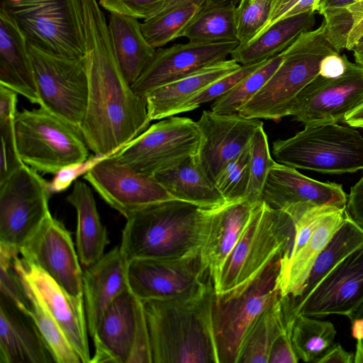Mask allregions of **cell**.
Listing matches in <instances>:
<instances>
[{"mask_svg":"<svg viewBox=\"0 0 363 363\" xmlns=\"http://www.w3.org/2000/svg\"><path fill=\"white\" fill-rule=\"evenodd\" d=\"M72 3L82 30L89 79L86 109L79 129L95 155L108 157L149 127L147 101L133 90L119 67L99 2Z\"/></svg>","mask_w":363,"mask_h":363,"instance_id":"obj_1","label":"cell"},{"mask_svg":"<svg viewBox=\"0 0 363 363\" xmlns=\"http://www.w3.org/2000/svg\"><path fill=\"white\" fill-rule=\"evenodd\" d=\"M213 283L189 296L142 301L152 363H219Z\"/></svg>","mask_w":363,"mask_h":363,"instance_id":"obj_2","label":"cell"},{"mask_svg":"<svg viewBox=\"0 0 363 363\" xmlns=\"http://www.w3.org/2000/svg\"><path fill=\"white\" fill-rule=\"evenodd\" d=\"M209 209L177 199L160 202L128 218L120 248L128 261L200 254Z\"/></svg>","mask_w":363,"mask_h":363,"instance_id":"obj_3","label":"cell"},{"mask_svg":"<svg viewBox=\"0 0 363 363\" xmlns=\"http://www.w3.org/2000/svg\"><path fill=\"white\" fill-rule=\"evenodd\" d=\"M294 228L288 211L272 208L262 201L258 203L225 264L216 294L241 290L271 264L286 256Z\"/></svg>","mask_w":363,"mask_h":363,"instance_id":"obj_4","label":"cell"},{"mask_svg":"<svg viewBox=\"0 0 363 363\" xmlns=\"http://www.w3.org/2000/svg\"><path fill=\"white\" fill-rule=\"evenodd\" d=\"M335 52L327 38L323 21L318 28L302 33L281 52L283 60L277 70L238 113L274 121L289 116L296 96L318 75L321 60Z\"/></svg>","mask_w":363,"mask_h":363,"instance_id":"obj_5","label":"cell"},{"mask_svg":"<svg viewBox=\"0 0 363 363\" xmlns=\"http://www.w3.org/2000/svg\"><path fill=\"white\" fill-rule=\"evenodd\" d=\"M276 161L295 169L343 174L363 169V136L351 126H305L294 136L273 143Z\"/></svg>","mask_w":363,"mask_h":363,"instance_id":"obj_6","label":"cell"},{"mask_svg":"<svg viewBox=\"0 0 363 363\" xmlns=\"http://www.w3.org/2000/svg\"><path fill=\"white\" fill-rule=\"evenodd\" d=\"M15 134L21 160L38 172L55 174L88 158L79 129L40 106L17 112Z\"/></svg>","mask_w":363,"mask_h":363,"instance_id":"obj_7","label":"cell"},{"mask_svg":"<svg viewBox=\"0 0 363 363\" xmlns=\"http://www.w3.org/2000/svg\"><path fill=\"white\" fill-rule=\"evenodd\" d=\"M280 260L241 290L216 294L213 324L219 363H239L255 323L280 295L277 285Z\"/></svg>","mask_w":363,"mask_h":363,"instance_id":"obj_8","label":"cell"},{"mask_svg":"<svg viewBox=\"0 0 363 363\" xmlns=\"http://www.w3.org/2000/svg\"><path fill=\"white\" fill-rule=\"evenodd\" d=\"M28 50L40 106L79 128L88 100L86 55L67 57L29 42Z\"/></svg>","mask_w":363,"mask_h":363,"instance_id":"obj_9","label":"cell"},{"mask_svg":"<svg viewBox=\"0 0 363 363\" xmlns=\"http://www.w3.org/2000/svg\"><path fill=\"white\" fill-rule=\"evenodd\" d=\"M28 41L52 53L86 55L82 30L72 0H0Z\"/></svg>","mask_w":363,"mask_h":363,"instance_id":"obj_10","label":"cell"},{"mask_svg":"<svg viewBox=\"0 0 363 363\" xmlns=\"http://www.w3.org/2000/svg\"><path fill=\"white\" fill-rule=\"evenodd\" d=\"M92 338L90 363H152L143 303L130 289L106 308Z\"/></svg>","mask_w":363,"mask_h":363,"instance_id":"obj_11","label":"cell"},{"mask_svg":"<svg viewBox=\"0 0 363 363\" xmlns=\"http://www.w3.org/2000/svg\"><path fill=\"white\" fill-rule=\"evenodd\" d=\"M201 139L196 121L173 116L149 126L113 155L139 172L155 175L198 155Z\"/></svg>","mask_w":363,"mask_h":363,"instance_id":"obj_12","label":"cell"},{"mask_svg":"<svg viewBox=\"0 0 363 363\" xmlns=\"http://www.w3.org/2000/svg\"><path fill=\"white\" fill-rule=\"evenodd\" d=\"M50 183L24 164L0 182V243L18 250L50 216Z\"/></svg>","mask_w":363,"mask_h":363,"instance_id":"obj_13","label":"cell"},{"mask_svg":"<svg viewBox=\"0 0 363 363\" xmlns=\"http://www.w3.org/2000/svg\"><path fill=\"white\" fill-rule=\"evenodd\" d=\"M128 281L131 292L144 301L192 296L212 279L200 254H196L179 258L131 259L128 262Z\"/></svg>","mask_w":363,"mask_h":363,"instance_id":"obj_14","label":"cell"},{"mask_svg":"<svg viewBox=\"0 0 363 363\" xmlns=\"http://www.w3.org/2000/svg\"><path fill=\"white\" fill-rule=\"evenodd\" d=\"M84 179L125 218L152 205L176 199L155 175L139 172L113 155L101 159Z\"/></svg>","mask_w":363,"mask_h":363,"instance_id":"obj_15","label":"cell"},{"mask_svg":"<svg viewBox=\"0 0 363 363\" xmlns=\"http://www.w3.org/2000/svg\"><path fill=\"white\" fill-rule=\"evenodd\" d=\"M363 102V66L350 60L336 78L318 75L296 96L289 116L305 126L342 122Z\"/></svg>","mask_w":363,"mask_h":363,"instance_id":"obj_16","label":"cell"},{"mask_svg":"<svg viewBox=\"0 0 363 363\" xmlns=\"http://www.w3.org/2000/svg\"><path fill=\"white\" fill-rule=\"evenodd\" d=\"M27 263L50 275L69 294L83 298L81 263L70 233L50 214L21 247Z\"/></svg>","mask_w":363,"mask_h":363,"instance_id":"obj_17","label":"cell"},{"mask_svg":"<svg viewBox=\"0 0 363 363\" xmlns=\"http://www.w3.org/2000/svg\"><path fill=\"white\" fill-rule=\"evenodd\" d=\"M292 299L296 316L349 318L363 304V246L333 268L305 297Z\"/></svg>","mask_w":363,"mask_h":363,"instance_id":"obj_18","label":"cell"},{"mask_svg":"<svg viewBox=\"0 0 363 363\" xmlns=\"http://www.w3.org/2000/svg\"><path fill=\"white\" fill-rule=\"evenodd\" d=\"M19 255L13 259L15 269L60 325L82 363H90L91 357L84 298L72 296L45 272L26 262Z\"/></svg>","mask_w":363,"mask_h":363,"instance_id":"obj_19","label":"cell"},{"mask_svg":"<svg viewBox=\"0 0 363 363\" xmlns=\"http://www.w3.org/2000/svg\"><path fill=\"white\" fill-rule=\"evenodd\" d=\"M238 41L202 43L189 41L157 48L151 63L131 85L145 96L150 91L201 68L226 60Z\"/></svg>","mask_w":363,"mask_h":363,"instance_id":"obj_20","label":"cell"},{"mask_svg":"<svg viewBox=\"0 0 363 363\" xmlns=\"http://www.w3.org/2000/svg\"><path fill=\"white\" fill-rule=\"evenodd\" d=\"M196 123L202 137L197 155L213 182L225 164L249 146L255 131L263 125L258 118L212 111H203Z\"/></svg>","mask_w":363,"mask_h":363,"instance_id":"obj_21","label":"cell"},{"mask_svg":"<svg viewBox=\"0 0 363 363\" xmlns=\"http://www.w3.org/2000/svg\"><path fill=\"white\" fill-rule=\"evenodd\" d=\"M257 203L242 199L227 201L216 208L209 209L206 235L200 255L212 279L215 291L225 264Z\"/></svg>","mask_w":363,"mask_h":363,"instance_id":"obj_22","label":"cell"},{"mask_svg":"<svg viewBox=\"0 0 363 363\" xmlns=\"http://www.w3.org/2000/svg\"><path fill=\"white\" fill-rule=\"evenodd\" d=\"M262 201L277 209L298 203L345 209L347 195L342 184L319 182L302 174L295 168L277 162L266 179Z\"/></svg>","mask_w":363,"mask_h":363,"instance_id":"obj_23","label":"cell"},{"mask_svg":"<svg viewBox=\"0 0 363 363\" xmlns=\"http://www.w3.org/2000/svg\"><path fill=\"white\" fill-rule=\"evenodd\" d=\"M82 286L87 326L92 337L106 308L121 294L130 289L128 261L120 246L85 268Z\"/></svg>","mask_w":363,"mask_h":363,"instance_id":"obj_24","label":"cell"},{"mask_svg":"<svg viewBox=\"0 0 363 363\" xmlns=\"http://www.w3.org/2000/svg\"><path fill=\"white\" fill-rule=\"evenodd\" d=\"M0 362L50 363L55 360L32 317L0 296Z\"/></svg>","mask_w":363,"mask_h":363,"instance_id":"obj_25","label":"cell"},{"mask_svg":"<svg viewBox=\"0 0 363 363\" xmlns=\"http://www.w3.org/2000/svg\"><path fill=\"white\" fill-rule=\"evenodd\" d=\"M0 84L39 105L28 41L3 8H0Z\"/></svg>","mask_w":363,"mask_h":363,"instance_id":"obj_26","label":"cell"},{"mask_svg":"<svg viewBox=\"0 0 363 363\" xmlns=\"http://www.w3.org/2000/svg\"><path fill=\"white\" fill-rule=\"evenodd\" d=\"M345 208H333L318 223L307 242L293 256L281 259L277 279L282 296H301L313 266L322 250L342 225Z\"/></svg>","mask_w":363,"mask_h":363,"instance_id":"obj_27","label":"cell"},{"mask_svg":"<svg viewBox=\"0 0 363 363\" xmlns=\"http://www.w3.org/2000/svg\"><path fill=\"white\" fill-rule=\"evenodd\" d=\"M240 66L232 58L226 59L150 91L145 97L150 121L179 114L182 106L200 91Z\"/></svg>","mask_w":363,"mask_h":363,"instance_id":"obj_28","label":"cell"},{"mask_svg":"<svg viewBox=\"0 0 363 363\" xmlns=\"http://www.w3.org/2000/svg\"><path fill=\"white\" fill-rule=\"evenodd\" d=\"M107 23L118 63L132 85L153 60L157 48L145 38L138 18L109 12Z\"/></svg>","mask_w":363,"mask_h":363,"instance_id":"obj_29","label":"cell"},{"mask_svg":"<svg viewBox=\"0 0 363 363\" xmlns=\"http://www.w3.org/2000/svg\"><path fill=\"white\" fill-rule=\"evenodd\" d=\"M67 201L77 212L76 246L82 266L85 268L100 259L110 243L96 201L89 186L77 180Z\"/></svg>","mask_w":363,"mask_h":363,"instance_id":"obj_30","label":"cell"},{"mask_svg":"<svg viewBox=\"0 0 363 363\" xmlns=\"http://www.w3.org/2000/svg\"><path fill=\"white\" fill-rule=\"evenodd\" d=\"M155 176L177 200L206 209L216 208L227 201L206 172L197 155Z\"/></svg>","mask_w":363,"mask_h":363,"instance_id":"obj_31","label":"cell"},{"mask_svg":"<svg viewBox=\"0 0 363 363\" xmlns=\"http://www.w3.org/2000/svg\"><path fill=\"white\" fill-rule=\"evenodd\" d=\"M313 11L281 20L247 45H238L230 57L241 65L255 64L280 53L305 31L315 25Z\"/></svg>","mask_w":363,"mask_h":363,"instance_id":"obj_32","label":"cell"},{"mask_svg":"<svg viewBox=\"0 0 363 363\" xmlns=\"http://www.w3.org/2000/svg\"><path fill=\"white\" fill-rule=\"evenodd\" d=\"M289 311V296L279 295L253 327L239 363H269L272 347L285 323Z\"/></svg>","mask_w":363,"mask_h":363,"instance_id":"obj_33","label":"cell"},{"mask_svg":"<svg viewBox=\"0 0 363 363\" xmlns=\"http://www.w3.org/2000/svg\"><path fill=\"white\" fill-rule=\"evenodd\" d=\"M362 246L363 228L346 213L342 225L316 259L301 296L294 298L305 297L333 268Z\"/></svg>","mask_w":363,"mask_h":363,"instance_id":"obj_34","label":"cell"},{"mask_svg":"<svg viewBox=\"0 0 363 363\" xmlns=\"http://www.w3.org/2000/svg\"><path fill=\"white\" fill-rule=\"evenodd\" d=\"M235 9L233 6L201 9L183 30L180 38L192 42H238Z\"/></svg>","mask_w":363,"mask_h":363,"instance_id":"obj_35","label":"cell"},{"mask_svg":"<svg viewBox=\"0 0 363 363\" xmlns=\"http://www.w3.org/2000/svg\"><path fill=\"white\" fill-rule=\"evenodd\" d=\"M20 277L30 301L29 315L36 324L55 362L82 363L78 354L60 325L26 279L21 275Z\"/></svg>","mask_w":363,"mask_h":363,"instance_id":"obj_36","label":"cell"},{"mask_svg":"<svg viewBox=\"0 0 363 363\" xmlns=\"http://www.w3.org/2000/svg\"><path fill=\"white\" fill-rule=\"evenodd\" d=\"M335 335L336 330L331 322L298 315L292 332V342L298 358L304 362L315 363L334 344Z\"/></svg>","mask_w":363,"mask_h":363,"instance_id":"obj_37","label":"cell"},{"mask_svg":"<svg viewBox=\"0 0 363 363\" xmlns=\"http://www.w3.org/2000/svg\"><path fill=\"white\" fill-rule=\"evenodd\" d=\"M200 10L199 6L191 1L162 10L153 17L143 20V33L152 46L162 48L180 38L183 30Z\"/></svg>","mask_w":363,"mask_h":363,"instance_id":"obj_38","label":"cell"},{"mask_svg":"<svg viewBox=\"0 0 363 363\" xmlns=\"http://www.w3.org/2000/svg\"><path fill=\"white\" fill-rule=\"evenodd\" d=\"M18 95L0 85V182L25 164L18 152L15 134Z\"/></svg>","mask_w":363,"mask_h":363,"instance_id":"obj_39","label":"cell"},{"mask_svg":"<svg viewBox=\"0 0 363 363\" xmlns=\"http://www.w3.org/2000/svg\"><path fill=\"white\" fill-rule=\"evenodd\" d=\"M283 60L279 53L249 74L223 96L214 101L211 111L217 113H238L239 109L251 99L267 83Z\"/></svg>","mask_w":363,"mask_h":363,"instance_id":"obj_40","label":"cell"},{"mask_svg":"<svg viewBox=\"0 0 363 363\" xmlns=\"http://www.w3.org/2000/svg\"><path fill=\"white\" fill-rule=\"evenodd\" d=\"M328 41L338 52L353 50L363 34V0L323 16Z\"/></svg>","mask_w":363,"mask_h":363,"instance_id":"obj_41","label":"cell"},{"mask_svg":"<svg viewBox=\"0 0 363 363\" xmlns=\"http://www.w3.org/2000/svg\"><path fill=\"white\" fill-rule=\"evenodd\" d=\"M277 163L271 156L263 125L255 131L250 143L249 182L245 199L252 203L262 201L264 183L271 168Z\"/></svg>","mask_w":363,"mask_h":363,"instance_id":"obj_42","label":"cell"},{"mask_svg":"<svg viewBox=\"0 0 363 363\" xmlns=\"http://www.w3.org/2000/svg\"><path fill=\"white\" fill-rule=\"evenodd\" d=\"M269 13V0H240L235 9L238 45H247L260 33Z\"/></svg>","mask_w":363,"mask_h":363,"instance_id":"obj_43","label":"cell"},{"mask_svg":"<svg viewBox=\"0 0 363 363\" xmlns=\"http://www.w3.org/2000/svg\"><path fill=\"white\" fill-rule=\"evenodd\" d=\"M250 145L220 172L215 184L226 201L245 199L249 182Z\"/></svg>","mask_w":363,"mask_h":363,"instance_id":"obj_44","label":"cell"},{"mask_svg":"<svg viewBox=\"0 0 363 363\" xmlns=\"http://www.w3.org/2000/svg\"><path fill=\"white\" fill-rule=\"evenodd\" d=\"M19 250L0 243V289L20 310L29 315L30 301L21 278L15 269L13 259Z\"/></svg>","mask_w":363,"mask_h":363,"instance_id":"obj_45","label":"cell"},{"mask_svg":"<svg viewBox=\"0 0 363 363\" xmlns=\"http://www.w3.org/2000/svg\"><path fill=\"white\" fill-rule=\"evenodd\" d=\"M265 61L247 65H241L235 71L210 84L185 103L179 109V113L191 111L199 108L203 104L211 101L213 102L217 100L228 92L239 82L255 71Z\"/></svg>","mask_w":363,"mask_h":363,"instance_id":"obj_46","label":"cell"},{"mask_svg":"<svg viewBox=\"0 0 363 363\" xmlns=\"http://www.w3.org/2000/svg\"><path fill=\"white\" fill-rule=\"evenodd\" d=\"M167 0H99L100 6L109 12L148 19L157 15Z\"/></svg>","mask_w":363,"mask_h":363,"instance_id":"obj_47","label":"cell"},{"mask_svg":"<svg viewBox=\"0 0 363 363\" xmlns=\"http://www.w3.org/2000/svg\"><path fill=\"white\" fill-rule=\"evenodd\" d=\"M319 1L320 0H269V20L258 35L281 20L311 11H316Z\"/></svg>","mask_w":363,"mask_h":363,"instance_id":"obj_48","label":"cell"},{"mask_svg":"<svg viewBox=\"0 0 363 363\" xmlns=\"http://www.w3.org/2000/svg\"><path fill=\"white\" fill-rule=\"evenodd\" d=\"M104 157H105L94 155L83 162L72 164L60 170L50 183L52 194L66 190L79 176L84 175Z\"/></svg>","mask_w":363,"mask_h":363,"instance_id":"obj_49","label":"cell"},{"mask_svg":"<svg viewBox=\"0 0 363 363\" xmlns=\"http://www.w3.org/2000/svg\"><path fill=\"white\" fill-rule=\"evenodd\" d=\"M346 213L363 228V176L351 187L347 195Z\"/></svg>","mask_w":363,"mask_h":363,"instance_id":"obj_50","label":"cell"},{"mask_svg":"<svg viewBox=\"0 0 363 363\" xmlns=\"http://www.w3.org/2000/svg\"><path fill=\"white\" fill-rule=\"evenodd\" d=\"M349 60L345 55L335 52L325 56L320 62L318 75L325 78H336L342 76Z\"/></svg>","mask_w":363,"mask_h":363,"instance_id":"obj_51","label":"cell"},{"mask_svg":"<svg viewBox=\"0 0 363 363\" xmlns=\"http://www.w3.org/2000/svg\"><path fill=\"white\" fill-rule=\"evenodd\" d=\"M349 318L352 335L356 340L354 363H363V304Z\"/></svg>","mask_w":363,"mask_h":363,"instance_id":"obj_52","label":"cell"},{"mask_svg":"<svg viewBox=\"0 0 363 363\" xmlns=\"http://www.w3.org/2000/svg\"><path fill=\"white\" fill-rule=\"evenodd\" d=\"M354 353L346 351L340 344L334 343L315 363H354Z\"/></svg>","mask_w":363,"mask_h":363,"instance_id":"obj_53","label":"cell"},{"mask_svg":"<svg viewBox=\"0 0 363 363\" xmlns=\"http://www.w3.org/2000/svg\"><path fill=\"white\" fill-rule=\"evenodd\" d=\"M360 0H320L316 11L323 16L342 11Z\"/></svg>","mask_w":363,"mask_h":363,"instance_id":"obj_54","label":"cell"},{"mask_svg":"<svg viewBox=\"0 0 363 363\" xmlns=\"http://www.w3.org/2000/svg\"><path fill=\"white\" fill-rule=\"evenodd\" d=\"M342 122L353 128H363V102L347 114Z\"/></svg>","mask_w":363,"mask_h":363,"instance_id":"obj_55","label":"cell"},{"mask_svg":"<svg viewBox=\"0 0 363 363\" xmlns=\"http://www.w3.org/2000/svg\"><path fill=\"white\" fill-rule=\"evenodd\" d=\"M195 2L201 9H206L213 7L233 6L239 4L240 0H186Z\"/></svg>","mask_w":363,"mask_h":363,"instance_id":"obj_56","label":"cell"},{"mask_svg":"<svg viewBox=\"0 0 363 363\" xmlns=\"http://www.w3.org/2000/svg\"><path fill=\"white\" fill-rule=\"evenodd\" d=\"M355 62L363 66V45L355 47L353 50Z\"/></svg>","mask_w":363,"mask_h":363,"instance_id":"obj_57","label":"cell"},{"mask_svg":"<svg viewBox=\"0 0 363 363\" xmlns=\"http://www.w3.org/2000/svg\"><path fill=\"white\" fill-rule=\"evenodd\" d=\"M186 0H167L162 10L172 8L173 6H175L179 4L184 2Z\"/></svg>","mask_w":363,"mask_h":363,"instance_id":"obj_58","label":"cell"},{"mask_svg":"<svg viewBox=\"0 0 363 363\" xmlns=\"http://www.w3.org/2000/svg\"><path fill=\"white\" fill-rule=\"evenodd\" d=\"M360 45H363V34L362 35V36L359 39V40H358V42H357V43L355 47L360 46Z\"/></svg>","mask_w":363,"mask_h":363,"instance_id":"obj_59","label":"cell"}]
</instances>
